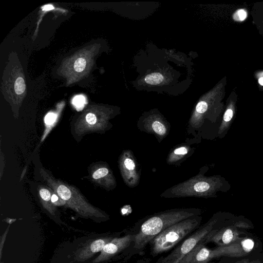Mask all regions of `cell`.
<instances>
[{
  "label": "cell",
  "instance_id": "obj_1",
  "mask_svg": "<svg viewBox=\"0 0 263 263\" xmlns=\"http://www.w3.org/2000/svg\"><path fill=\"white\" fill-rule=\"evenodd\" d=\"M201 213V210L198 208H177L147 217L140 224L137 232L134 233V243L122 262L129 260L134 256L142 255L149 241L168 227L182 220L200 215Z\"/></svg>",
  "mask_w": 263,
  "mask_h": 263
},
{
  "label": "cell",
  "instance_id": "obj_2",
  "mask_svg": "<svg viewBox=\"0 0 263 263\" xmlns=\"http://www.w3.org/2000/svg\"><path fill=\"white\" fill-rule=\"evenodd\" d=\"M225 183L224 179L220 176L206 177L200 173L166 190L161 196L165 198L211 197L221 191Z\"/></svg>",
  "mask_w": 263,
  "mask_h": 263
},
{
  "label": "cell",
  "instance_id": "obj_3",
  "mask_svg": "<svg viewBox=\"0 0 263 263\" xmlns=\"http://www.w3.org/2000/svg\"><path fill=\"white\" fill-rule=\"evenodd\" d=\"M200 215L182 220L168 227L148 243L150 254L153 257L168 252L186 237L200 227Z\"/></svg>",
  "mask_w": 263,
  "mask_h": 263
},
{
  "label": "cell",
  "instance_id": "obj_4",
  "mask_svg": "<svg viewBox=\"0 0 263 263\" xmlns=\"http://www.w3.org/2000/svg\"><path fill=\"white\" fill-rule=\"evenodd\" d=\"M219 217L214 215L209 221L184 239L169 254L159 258L155 263H179L198 244L204 242L215 229Z\"/></svg>",
  "mask_w": 263,
  "mask_h": 263
},
{
  "label": "cell",
  "instance_id": "obj_5",
  "mask_svg": "<svg viewBox=\"0 0 263 263\" xmlns=\"http://www.w3.org/2000/svg\"><path fill=\"white\" fill-rule=\"evenodd\" d=\"M135 238L134 233H127L123 236L114 237L105 245L92 263L105 262L118 258L123 259L132 247Z\"/></svg>",
  "mask_w": 263,
  "mask_h": 263
},
{
  "label": "cell",
  "instance_id": "obj_6",
  "mask_svg": "<svg viewBox=\"0 0 263 263\" xmlns=\"http://www.w3.org/2000/svg\"><path fill=\"white\" fill-rule=\"evenodd\" d=\"M120 167L125 183L130 187L137 186L139 182L140 171L134 155L129 151L124 152L120 159Z\"/></svg>",
  "mask_w": 263,
  "mask_h": 263
},
{
  "label": "cell",
  "instance_id": "obj_7",
  "mask_svg": "<svg viewBox=\"0 0 263 263\" xmlns=\"http://www.w3.org/2000/svg\"><path fill=\"white\" fill-rule=\"evenodd\" d=\"M123 231L111 234H107L97 239L91 240L76 251V259L78 261H83L91 258L96 253L101 252L106 243L114 237L121 235Z\"/></svg>",
  "mask_w": 263,
  "mask_h": 263
},
{
  "label": "cell",
  "instance_id": "obj_8",
  "mask_svg": "<svg viewBox=\"0 0 263 263\" xmlns=\"http://www.w3.org/2000/svg\"><path fill=\"white\" fill-rule=\"evenodd\" d=\"M254 242L252 239H241L230 245L217 247L212 249L213 258L221 256L239 257L245 255L252 249Z\"/></svg>",
  "mask_w": 263,
  "mask_h": 263
},
{
  "label": "cell",
  "instance_id": "obj_9",
  "mask_svg": "<svg viewBox=\"0 0 263 263\" xmlns=\"http://www.w3.org/2000/svg\"><path fill=\"white\" fill-rule=\"evenodd\" d=\"M242 239L238 230L233 226L216 228L208 236L205 243L213 242L218 247L224 246Z\"/></svg>",
  "mask_w": 263,
  "mask_h": 263
},
{
  "label": "cell",
  "instance_id": "obj_10",
  "mask_svg": "<svg viewBox=\"0 0 263 263\" xmlns=\"http://www.w3.org/2000/svg\"><path fill=\"white\" fill-rule=\"evenodd\" d=\"M205 242L198 244L179 263H208L213 257L212 249L205 246Z\"/></svg>",
  "mask_w": 263,
  "mask_h": 263
},
{
  "label": "cell",
  "instance_id": "obj_11",
  "mask_svg": "<svg viewBox=\"0 0 263 263\" xmlns=\"http://www.w3.org/2000/svg\"><path fill=\"white\" fill-rule=\"evenodd\" d=\"M235 112V105L233 102H230L223 116L221 123L219 127L218 135L220 137L229 129Z\"/></svg>",
  "mask_w": 263,
  "mask_h": 263
},
{
  "label": "cell",
  "instance_id": "obj_12",
  "mask_svg": "<svg viewBox=\"0 0 263 263\" xmlns=\"http://www.w3.org/2000/svg\"><path fill=\"white\" fill-rule=\"evenodd\" d=\"M191 151V148L186 145L178 147L169 154L166 162L170 164H175L182 160Z\"/></svg>",
  "mask_w": 263,
  "mask_h": 263
},
{
  "label": "cell",
  "instance_id": "obj_13",
  "mask_svg": "<svg viewBox=\"0 0 263 263\" xmlns=\"http://www.w3.org/2000/svg\"><path fill=\"white\" fill-rule=\"evenodd\" d=\"M146 129L149 130L160 138L164 137L167 132L165 125L160 120L155 119L152 121L151 125L147 126Z\"/></svg>",
  "mask_w": 263,
  "mask_h": 263
},
{
  "label": "cell",
  "instance_id": "obj_14",
  "mask_svg": "<svg viewBox=\"0 0 263 263\" xmlns=\"http://www.w3.org/2000/svg\"><path fill=\"white\" fill-rule=\"evenodd\" d=\"M164 79L163 76L159 72H154L147 74L144 78L145 82L150 85H157L161 83Z\"/></svg>",
  "mask_w": 263,
  "mask_h": 263
},
{
  "label": "cell",
  "instance_id": "obj_15",
  "mask_svg": "<svg viewBox=\"0 0 263 263\" xmlns=\"http://www.w3.org/2000/svg\"><path fill=\"white\" fill-rule=\"evenodd\" d=\"M25 88L26 85L24 79L21 77L17 78L14 83L15 93L17 95H21L25 91Z\"/></svg>",
  "mask_w": 263,
  "mask_h": 263
},
{
  "label": "cell",
  "instance_id": "obj_16",
  "mask_svg": "<svg viewBox=\"0 0 263 263\" xmlns=\"http://www.w3.org/2000/svg\"><path fill=\"white\" fill-rule=\"evenodd\" d=\"M86 62L83 58L78 59L74 63V69L77 72L82 71L85 68Z\"/></svg>",
  "mask_w": 263,
  "mask_h": 263
},
{
  "label": "cell",
  "instance_id": "obj_17",
  "mask_svg": "<svg viewBox=\"0 0 263 263\" xmlns=\"http://www.w3.org/2000/svg\"><path fill=\"white\" fill-rule=\"evenodd\" d=\"M73 105L78 109L82 108L85 103V99L82 95L76 96L72 100Z\"/></svg>",
  "mask_w": 263,
  "mask_h": 263
},
{
  "label": "cell",
  "instance_id": "obj_18",
  "mask_svg": "<svg viewBox=\"0 0 263 263\" xmlns=\"http://www.w3.org/2000/svg\"><path fill=\"white\" fill-rule=\"evenodd\" d=\"M247 16V13L246 10L240 9L234 13L233 19L236 21H242L246 18Z\"/></svg>",
  "mask_w": 263,
  "mask_h": 263
},
{
  "label": "cell",
  "instance_id": "obj_19",
  "mask_svg": "<svg viewBox=\"0 0 263 263\" xmlns=\"http://www.w3.org/2000/svg\"><path fill=\"white\" fill-rule=\"evenodd\" d=\"M108 173L109 171L108 168L106 167H102L97 170L93 173L92 177L95 179H98L107 176L108 174Z\"/></svg>",
  "mask_w": 263,
  "mask_h": 263
},
{
  "label": "cell",
  "instance_id": "obj_20",
  "mask_svg": "<svg viewBox=\"0 0 263 263\" xmlns=\"http://www.w3.org/2000/svg\"><path fill=\"white\" fill-rule=\"evenodd\" d=\"M57 119V115L52 112H49L47 114L45 118V123L47 125L53 124Z\"/></svg>",
  "mask_w": 263,
  "mask_h": 263
},
{
  "label": "cell",
  "instance_id": "obj_21",
  "mask_svg": "<svg viewBox=\"0 0 263 263\" xmlns=\"http://www.w3.org/2000/svg\"><path fill=\"white\" fill-rule=\"evenodd\" d=\"M9 226L8 227V228L6 229L5 232L3 233V234L1 236V241H0V259L1 260L2 256V252H3V249L4 245V242L6 240V236L7 235L8 232L9 231Z\"/></svg>",
  "mask_w": 263,
  "mask_h": 263
},
{
  "label": "cell",
  "instance_id": "obj_22",
  "mask_svg": "<svg viewBox=\"0 0 263 263\" xmlns=\"http://www.w3.org/2000/svg\"><path fill=\"white\" fill-rule=\"evenodd\" d=\"M40 195L44 201H48L51 199V195L50 192L45 189H42L40 191Z\"/></svg>",
  "mask_w": 263,
  "mask_h": 263
},
{
  "label": "cell",
  "instance_id": "obj_23",
  "mask_svg": "<svg viewBox=\"0 0 263 263\" xmlns=\"http://www.w3.org/2000/svg\"><path fill=\"white\" fill-rule=\"evenodd\" d=\"M86 120L88 124L90 125H93L96 123L97 121V118L96 116L93 114L88 113L86 116Z\"/></svg>",
  "mask_w": 263,
  "mask_h": 263
},
{
  "label": "cell",
  "instance_id": "obj_24",
  "mask_svg": "<svg viewBox=\"0 0 263 263\" xmlns=\"http://www.w3.org/2000/svg\"><path fill=\"white\" fill-rule=\"evenodd\" d=\"M151 259L149 258H142L137 260L134 263H150Z\"/></svg>",
  "mask_w": 263,
  "mask_h": 263
},
{
  "label": "cell",
  "instance_id": "obj_25",
  "mask_svg": "<svg viewBox=\"0 0 263 263\" xmlns=\"http://www.w3.org/2000/svg\"><path fill=\"white\" fill-rule=\"evenodd\" d=\"M53 9H54L53 6L52 5H49V4L45 5L42 7V9L45 11L50 10H52Z\"/></svg>",
  "mask_w": 263,
  "mask_h": 263
},
{
  "label": "cell",
  "instance_id": "obj_26",
  "mask_svg": "<svg viewBox=\"0 0 263 263\" xmlns=\"http://www.w3.org/2000/svg\"><path fill=\"white\" fill-rule=\"evenodd\" d=\"M233 263H253L252 261H250L249 259H241L239 261H237Z\"/></svg>",
  "mask_w": 263,
  "mask_h": 263
},
{
  "label": "cell",
  "instance_id": "obj_27",
  "mask_svg": "<svg viewBox=\"0 0 263 263\" xmlns=\"http://www.w3.org/2000/svg\"><path fill=\"white\" fill-rule=\"evenodd\" d=\"M51 200L52 202H55L58 200V198L54 194L52 195Z\"/></svg>",
  "mask_w": 263,
  "mask_h": 263
},
{
  "label": "cell",
  "instance_id": "obj_28",
  "mask_svg": "<svg viewBox=\"0 0 263 263\" xmlns=\"http://www.w3.org/2000/svg\"><path fill=\"white\" fill-rule=\"evenodd\" d=\"M258 83L260 85L263 86V77H260L258 79Z\"/></svg>",
  "mask_w": 263,
  "mask_h": 263
},
{
  "label": "cell",
  "instance_id": "obj_29",
  "mask_svg": "<svg viewBox=\"0 0 263 263\" xmlns=\"http://www.w3.org/2000/svg\"><path fill=\"white\" fill-rule=\"evenodd\" d=\"M1 263H4L3 261H1Z\"/></svg>",
  "mask_w": 263,
  "mask_h": 263
},
{
  "label": "cell",
  "instance_id": "obj_30",
  "mask_svg": "<svg viewBox=\"0 0 263 263\" xmlns=\"http://www.w3.org/2000/svg\"><path fill=\"white\" fill-rule=\"evenodd\" d=\"M118 263H120V262H118Z\"/></svg>",
  "mask_w": 263,
  "mask_h": 263
}]
</instances>
